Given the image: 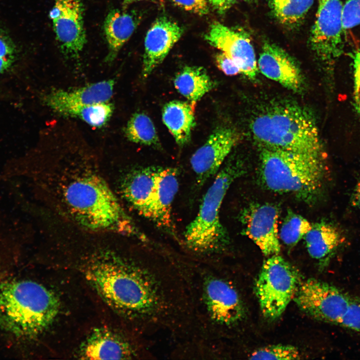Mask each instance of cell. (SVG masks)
<instances>
[{"instance_id": "obj_26", "label": "cell", "mask_w": 360, "mask_h": 360, "mask_svg": "<svg viewBox=\"0 0 360 360\" xmlns=\"http://www.w3.org/2000/svg\"><path fill=\"white\" fill-rule=\"evenodd\" d=\"M312 224L302 216L288 210L281 226L279 238L288 246H293L304 238Z\"/></svg>"}, {"instance_id": "obj_5", "label": "cell", "mask_w": 360, "mask_h": 360, "mask_svg": "<svg viewBox=\"0 0 360 360\" xmlns=\"http://www.w3.org/2000/svg\"><path fill=\"white\" fill-rule=\"evenodd\" d=\"M179 175L173 167H136L124 173L118 186L120 196L134 210L176 240L172 207Z\"/></svg>"}, {"instance_id": "obj_37", "label": "cell", "mask_w": 360, "mask_h": 360, "mask_svg": "<svg viewBox=\"0 0 360 360\" xmlns=\"http://www.w3.org/2000/svg\"><path fill=\"white\" fill-rule=\"evenodd\" d=\"M142 0H124V4L127 6L128 4H130L132 2H136L138 1H140Z\"/></svg>"}, {"instance_id": "obj_13", "label": "cell", "mask_w": 360, "mask_h": 360, "mask_svg": "<svg viewBox=\"0 0 360 360\" xmlns=\"http://www.w3.org/2000/svg\"><path fill=\"white\" fill-rule=\"evenodd\" d=\"M280 211L270 203H252L240 212L242 232L266 256L278 254L280 250L278 230Z\"/></svg>"}, {"instance_id": "obj_17", "label": "cell", "mask_w": 360, "mask_h": 360, "mask_svg": "<svg viewBox=\"0 0 360 360\" xmlns=\"http://www.w3.org/2000/svg\"><path fill=\"white\" fill-rule=\"evenodd\" d=\"M184 32L182 27L166 16H160L154 22L144 40V77L148 76L162 62Z\"/></svg>"}, {"instance_id": "obj_29", "label": "cell", "mask_w": 360, "mask_h": 360, "mask_svg": "<svg viewBox=\"0 0 360 360\" xmlns=\"http://www.w3.org/2000/svg\"><path fill=\"white\" fill-rule=\"evenodd\" d=\"M342 22L343 36L346 38L360 28V0H348L342 5Z\"/></svg>"}, {"instance_id": "obj_12", "label": "cell", "mask_w": 360, "mask_h": 360, "mask_svg": "<svg viewBox=\"0 0 360 360\" xmlns=\"http://www.w3.org/2000/svg\"><path fill=\"white\" fill-rule=\"evenodd\" d=\"M342 4L341 0H319L310 43L322 61L332 62L342 52Z\"/></svg>"}, {"instance_id": "obj_32", "label": "cell", "mask_w": 360, "mask_h": 360, "mask_svg": "<svg viewBox=\"0 0 360 360\" xmlns=\"http://www.w3.org/2000/svg\"><path fill=\"white\" fill-rule=\"evenodd\" d=\"M172 0L181 8L198 15L206 14L209 11L208 0Z\"/></svg>"}, {"instance_id": "obj_35", "label": "cell", "mask_w": 360, "mask_h": 360, "mask_svg": "<svg viewBox=\"0 0 360 360\" xmlns=\"http://www.w3.org/2000/svg\"><path fill=\"white\" fill-rule=\"evenodd\" d=\"M208 1L216 10L222 13L230 8L236 0H208Z\"/></svg>"}, {"instance_id": "obj_31", "label": "cell", "mask_w": 360, "mask_h": 360, "mask_svg": "<svg viewBox=\"0 0 360 360\" xmlns=\"http://www.w3.org/2000/svg\"><path fill=\"white\" fill-rule=\"evenodd\" d=\"M340 326L360 332V298L354 296L349 311Z\"/></svg>"}, {"instance_id": "obj_3", "label": "cell", "mask_w": 360, "mask_h": 360, "mask_svg": "<svg viewBox=\"0 0 360 360\" xmlns=\"http://www.w3.org/2000/svg\"><path fill=\"white\" fill-rule=\"evenodd\" d=\"M168 254L188 287L194 317V338L220 340L246 315L244 302L234 282L218 262Z\"/></svg>"}, {"instance_id": "obj_7", "label": "cell", "mask_w": 360, "mask_h": 360, "mask_svg": "<svg viewBox=\"0 0 360 360\" xmlns=\"http://www.w3.org/2000/svg\"><path fill=\"white\" fill-rule=\"evenodd\" d=\"M259 178L268 190L290 194L312 204L324 186V156L260 146Z\"/></svg>"}, {"instance_id": "obj_21", "label": "cell", "mask_w": 360, "mask_h": 360, "mask_svg": "<svg viewBox=\"0 0 360 360\" xmlns=\"http://www.w3.org/2000/svg\"><path fill=\"white\" fill-rule=\"evenodd\" d=\"M136 12L113 10L107 15L104 22V32L108 44L106 60L112 62L124 44L132 36L140 21Z\"/></svg>"}, {"instance_id": "obj_19", "label": "cell", "mask_w": 360, "mask_h": 360, "mask_svg": "<svg viewBox=\"0 0 360 360\" xmlns=\"http://www.w3.org/2000/svg\"><path fill=\"white\" fill-rule=\"evenodd\" d=\"M257 64L258 70L268 78L293 92H298L302 90L304 80L298 66L280 46L264 43Z\"/></svg>"}, {"instance_id": "obj_11", "label": "cell", "mask_w": 360, "mask_h": 360, "mask_svg": "<svg viewBox=\"0 0 360 360\" xmlns=\"http://www.w3.org/2000/svg\"><path fill=\"white\" fill-rule=\"evenodd\" d=\"M353 298L334 285L310 278L302 281L294 300L302 311L312 318L340 326Z\"/></svg>"}, {"instance_id": "obj_27", "label": "cell", "mask_w": 360, "mask_h": 360, "mask_svg": "<svg viewBox=\"0 0 360 360\" xmlns=\"http://www.w3.org/2000/svg\"><path fill=\"white\" fill-rule=\"evenodd\" d=\"M113 111L112 104L104 102L72 109L66 116L78 118L92 126L100 128L108 122Z\"/></svg>"}, {"instance_id": "obj_24", "label": "cell", "mask_w": 360, "mask_h": 360, "mask_svg": "<svg viewBox=\"0 0 360 360\" xmlns=\"http://www.w3.org/2000/svg\"><path fill=\"white\" fill-rule=\"evenodd\" d=\"M130 141L141 144L160 148V144L154 125L146 114L137 112L132 115L124 129Z\"/></svg>"}, {"instance_id": "obj_15", "label": "cell", "mask_w": 360, "mask_h": 360, "mask_svg": "<svg viewBox=\"0 0 360 360\" xmlns=\"http://www.w3.org/2000/svg\"><path fill=\"white\" fill-rule=\"evenodd\" d=\"M204 38L230 58L239 67L241 74L250 79H256L258 70L248 34L216 22L210 26Z\"/></svg>"}, {"instance_id": "obj_16", "label": "cell", "mask_w": 360, "mask_h": 360, "mask_svg": "<svg viewBox=\"0 0 360 360\" xmlns=\"http://www.w3.org/2000/svg\"><path fill=\"white\" fill-rule=\"evenodd\" d=\"M238 138L232 128H216L192 154L190 163L199 186L217 174Z\"/></svg>"}, {"instance_id": "obj_18", "label": "cell", "mask_w": 360, "mask_h": 360, "mask_svg": "<svg viewBox=\"0 0 360 360\" xmlns=\"http://www.w3.org/2000/svg\"><path fill=\"white\" fill-rule=\"evenodd\" d=\"M114 86V80H108L71 90H52L44 96V100L53 111L65 116L73 108L108 102L112 96Z\"/></svg>"}, {"instance_id": "obj_34", "label": "cell", "mask_w": 360, "mask_h": 360, "mask_svg": "<svg viewBox=\"0 0 360 360\" xmlns=\"http://www.w3.org/2000/svg\"><path fill=\"white\" fill-rule=\"evenodd\" d=\"M354 60V104L356 111L360 116V52H356Z\"/></svg>"}, {"instance_id": "obj_25", "label": "cell", "mask_w": 360, "mask_h": 360, "mask_svg": "<svg viewBox=\"0 0 360 360\" xmlns=\"http://www.w3.org/2000/svg\"><path fill=\"white\" fill-rule=\"evenodd\" d=\"M314 0H272L273 10L282 23L293 24L304 18Z\"/></svg>"}, {"instance_id": "obj_8", "label": "cell", "mask_w": 360, "mask_h": 360, "mask_svg": "<svg viewBox=\"0 0 360 360\" xmlns=\"http://www.w3.org/2000/svg\"><path fill=\"white\" fill-rule=\"evenodd\" d=\"M250 128L260 146L324 156L314 118L298 104H270L254 117Z\"/></svg>"}, {"instance_id": "obj_10", "label": "cell", "mask_w": 360, "mask_h": 360, "mask_svg": "<svg viewBox=\"0 0 360 360\" xmlns=\"http://www.w3.org/2000/svg\"><path fill=\"white\" fill-rule=\"evenodd\" d=\"M301 282L299 272L282 257L268 256L262 265L254 288L264 316L270 320L279 318Z\"/></svg>"}, {"instance_id": "obj_1", "label": "cell", "mask_w": 360, "mask_h": 360, "mask_svg": "<svg viewBox=\"0 0 360 360\" xmlns=\"http://www.w3.org/2000/svg\"><path fill=\"white\" fill-rule=\"evenodd\" d=\"M150 250L143 255L94 246L78 250L62 267L82 276L120 325L146 337L173 328L188 303L184 280L174 263Z\"/></svg>"}, {"instance_id": "obj_23", "label": "cell", "mask_w": 360, "mask_h": 360, "mask_svg": "<svg viewBox=\"0 0 360 360\" xmlns=\"http://www.w3.org/2000/svg\"><path fill=\"white\" fill-rule=\"evenodd\" d=\"M174 83L176 90L194 104L215 85L206 70L197 66L184 68L176 74Z\"/></svg>"}, {"instance_id": "obj_14", "label": "cell", "mask_w": 360, "mask_h": 360, "mask_svg": "<svg viewBox=\"0 0 360 360\" xmlns=\"http://www.w3.org/2000/svg\"><path fill=\"white\" fill-rule=\"evenodd\" d=\"M50 17L63 52L71 58L78 56L86 40L81 0H54Z\"/></svg>"}, {"instance_id": "obj_38", "label": "cell", "mask_w": 360, "mask_h": 360, "mask_svg": "<svg viewBox=\"0 0 360 360\" xmlns=\"http://www.w3.org/2000/svg\"><path fill=\"white\" fill-rule=\"evenodd\" d=\"M246 0L248 2H250V1H252V0Z\"/></svg>"}, {"instance_id": "obj_36", "label": "cell", "mask_w": 360, "mask_h": 360, "mask_svg": "<svg viewBox=\"0 0 360 360\" xmlns=\"http://www.w3.org/2000/svg\"><path fill=\"white\" fill-rule=\"evenodd\" d=\"M352 203L360 210V178L358 182L352 196Z\"/></svg>"}, {"instance_id": "obj_20", "label": "cell", "mask_w": 360, "mask_h": 360, "mask_svg": "<svg viewBox=\"0 0 360 360\" xmlns=\"http://www.w3.org/2000/svg\"><path fill=\"white\" fill-rule=\"evenodd\" d=\"M304 238L308 253L318 262L320 269L328 265L345 240L340 230L326 221L312 224L310 230Z\"/></svg>"}, {"instance_id": "obj_33", "label": "cell", "mask_w": 360, "mask_h": 360, "mask_svg": "<svg viewBox=\"0 0 360 360\" xmlns=\"http://www.w3.org/2000/svg\"><path fill=\"white\" fill-rule=\"evenodd\" d=\"M218 67L227 76H235L241 74L238 65L224 53L221 52L216 56Z\"/></svg>"}, {"instance_id": "obj_9", "label": "cell", "mask_w": 360, "mask_h": 360, "mask_svg": "<svg viewBox=\"0 0 360 360\" xmlns=\"http://www.w3.org/2000/svg\"><path fill=\"white\" fill-rule=\"evenodd\" d=\"M150 343L120 325H100L91 328L78 344L73 354L84 360H152L156 358Z\"/></svg>"}, {"instance_id": "obj_28", "label": "cell", "mask_w": 360, "mask_h": 360, "mask_svg": "<svg viewBox=\"0 0 360 360\" xmlns=\"http://www.w3.org/2000/svg\"><path fill=\"white\" fill-rule=\"evenodd\" d=\"M300 358L298 349L290 345L269 346L254 351L251 360H296Z\"/></svg>"}, {"instance_id": "obj_22", "label": "cell", "mask_w": 360, "mask_h": 360, "mask_svg": "<svg viewBox=\"0 0 360 360\" xmlns=\"http://www.w3.org/2000/svg\"><path fill=\"white\" fill-rule=\"evenodd\" d=\"M162 118L178 145L182 146L188 143L196 124L194 104L170 101L163 108Z\"/></svg>"}, {"instance_id": "obj_2", "label": "cell", "mask_w": 360, "mask_h": 360, "mask_svg": "<svg viewBox=\"0 0 360 360\" xmlns=\"http://www.w3.org/2000/svg\"><path fill=\"white\" fill-rule=\"evenodd\" d=\"M34 173L36 184L48 205L80 229L148 242L96 166L70 163Z\"/></svg>"}, {"instance_id": "obj_30", "label": "cell", "mask_w": 360, "mask_h": 360, "mask_svg": "<svg viewBox=\"0 0 360 360\" xmlns=\"http://www.w3.org/2000/svg\"><path fill=\"white\" fill-rule=\"evenodd\" d=\"M16 46L10 36L0 28V74L6 71L15 60Z\"/></svg>"}, {"instance_id": "obj_6", "label": "cell", "mask_w": 360, "mask_h": 360, "mask_svg": "<svg viewBox=\"0 0 360 360\" xmlns=\"http://www.w3.org/2000/svg\"><path fill=\"white\" fill-rule=\"evenodd\" d=\"M243 164L230 160L218 171L202 200L195 218L184 232L183 246L192 258L218 262L229 250L230 240L220 220V210L231 184L244 172Z\"/></svg>"}, {"instance_id": "obj_4", "label": "cell", "mask_w": 360, "mask_h": 360, "mask_svg": "<svg viewBox=\"0 0 360 360\" xmlns=\"http://www.w3.org/2000/svg\"><path fill=\"white\" fill-rule=\"evenodd\" d=\"M61 288L53 282L32 280L2 284L0 326L20 337H57L73 310L68 295Z\"/></svg>"}]
</instances>
